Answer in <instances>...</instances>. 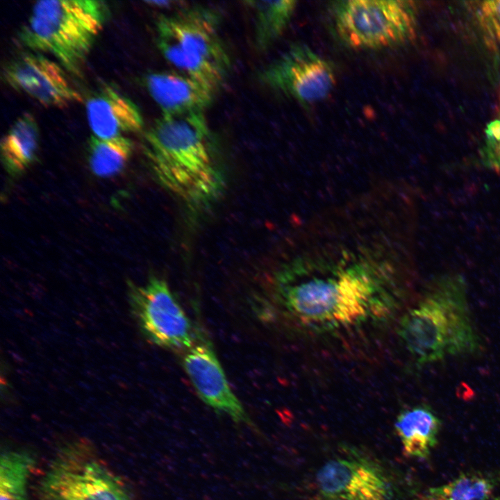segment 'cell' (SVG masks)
I'll list each match as a JSON object with an SVG mask.
<instances>
[{
    "instance_id": "13",
    "label": "cell",
    "mask_w": 500,
    "mask_h": 500,
    "mask_svg": "<svg viewBox=\"0 0 500 500\" xmlns=\"http://www.w3.org/2000/svg\"><path fill=\"white\" fill-rule=\"evenodd\" d=\"M143 83L161 115L165 116L204 112L215 94L202 83L178 72H150L143 78Z\"/></svg>"
},
{
    "instance_id": "20",
    "label": "cell",
    "mask_w": 500,
    "mask_h": 500,
    "mask_svg": "<svg viewBox=\"0 0 500 500\" xmlns=\"http://www.w3.org/2000/svg\"><path fill=\"white\" fill-rule=\"evenodd\" d=\"M496 478L481 472H465L443 485L429 488L422 500H488Z\"/></svg>"
},
{
    "instance_id": "9",
    "label": "cell",
    "mask_w": 500,
    "mask_h": 500,
    "mask_svg": "<svg viewBox=\"0 0 500 500\" xmlns=\"http://www.w3.org/2000/svg\"><path fill=\"white\" fill-rule=\"evenodd\" d=\"M258 78L267 88L303 105L326 99L336 83L333 64L303 43L292 44Z\"/></svg>"
},
{
    "instance_id": "8",
    "label": "cell",
    "mask_w": 500,
    "mask_h": 500,
    "mask_svg": "<svg viewBox=\"0 0 500 500\" xmlns=\"http://www.w3.org/2000/svg\"><path fill=\"white\" fill-rule=\"evenodd\" d=\"M127 285L131 312L150 342L183 352L195 344L194 326L164 279L151 276L144 285Z\"/></svg>"
},
{
    "instance_id": "18",
    "label": "cell",
    "mask_w": 500,
    "mask_h": 500,
    "mask_svg": "<svg viewBox=\"0 0 500 500\" xmlns=\"http://www.w3.org/2000/svg\"><path fill=\"white\" fill-rule=\"evenodd\" d=\"M35 465V456L27 450L3 451L0 458V500H29L28 481Z\"/></svg>"
},
{
    "instance_id": "17",
    "label": "cell",
    "mask_w": 500,
    "mask_h": 500,
    "mask_svg": "<svg viewBox=\"0 0 500 500\" xmlns=\"http://www.w3.org/2000/svg\"><path fill=\"white\" fill-rule=\"evenodd\" d=\"M254 17V45L257 51L268 50L283 35L297 8L294 0L244 1Z\"/></svg>"
},
{
    "instance_id": "16",
    "label": "cell",
    "mask_w": 500,
    "mask_h": 500,
    "mask_svg": "<svg viewBox=\"0 0 500 500\" xmlns=\"http://www.w3.org/2000/svg\"><path fill=\"white\" fill-rule=\"evenodd\" d=\"M40 141L35 117L24 112L12 124L1 142V156L8 174L17 176L36 160Z\"/></svg>"
},
{
    "instance_id": "4",
    "label": "cell",
    "mask_w": 500,
    "mask_h": 500,
    "mask_svg": "<svg viewBox=\"0 0 500 500\" xmlns=\"http://www.w3.org/2000/svg\"><path fill=\"white\" fill-rule=\"evenodd\" d=\"M108 17V7L102 1H38L17 38L26 48L52 55L67 72L81 76Z\"/></svg>"
},
{
    "instance_id": "2",
    "label": "cell",
    "mask_w": 500,
    "mask_h": 500,
    "mask_svg": "<svg viewBox=\"0 0 500 500\" xmlns=\"http://www.w3.org/2000/svg\"><path fill=\"white\" fill-rule=\"evenodd\" d=\"M144 137V153L156 180L190 211L205 210L219 199L225 176L204 112L161 115Z\"/></svg>"
},
{
    "instance_id": "21",
    "label": "cell",
    "mask_w": 500,
    "mask_h": 500,
    "mask_svg": "<svg viewBox=\"0 0 500 500\" xmlns=\"http://www.w3.org/2000/svg\"><path fill=\"white\" fill-rule=\"evenodd\" d=\"M485 139L481 157L485 167L500 170V117L489 122L485 130Z\"/></svg>"
},
{
    "instance_id": "1",
    "label": "cell",
    "mask_w": 500,
    "mask_h": 500,
    "mask_svg": "<svg viewBox=\"0 0 500 500\" xmlns=\"http://www.w3.org/2000/svg\"><path fill=\"white\" fill-rule=\"evenodd\" d=\"M409 211L395 192L371 185L306 216L271 273L281 313L320 335L388 317L412 272Z\"/></svg>"
},
{
    "instance_id": "6",
    "label": "cell",
    "mask_w": 500,
    "mask_h": 500,
    "mask_svg": "<svg viewBox=\"0 0 500 500\" xmlns=\"http://www.w3.org/2000/svg\"><path fill=\"white\" fill-rule=\"evenodd\" d=\"M37 490L40 500H133L124 480L81 440L58 449Z\"/></svg>"
},
{
    "instance_id": "22",
    "label": "cell",
    "mask_w": 500,
    "mask_h": 500,
    "mask_svg": "<svg viewBox=\"0 0 500 500\" xmlns=\"http://www.w3.org/2000/svg\"><path fill=\"white\" fill-rule=\"evenodd\" d=\"M477 16L479 24L488 37L500 44V0L480 2Z\"/></svg>"
},
{
    "instance_id": "11",
    "label": "cell",
    "mask_w": 500,
    "mask_h": 500,
    "mask_svg": "<svg viewBox=\"0 0 500 500\" xmlns=\"http://www.w3.org/2000/svg\"><path fill=\"white\" fill-rule=\"evenodd\" d=\"M1 77L8 86L44 106L62 108L82 101L66 70L40 53L28 51L13 58L3 67Z\"/></svg>"
},
{
    "instance_id": "10",
    "label": "cell",
    "mask_w": 500,
    "mask_h": 500,
    "mask_svg": "<svg viewBox=\"0 0 500 500\" xmlns=\"http://www.w3.org/2000/svg\"><path fill=\"white\" fill-rule=\"evenodd\" d=\"M318 500H389L392 486L376 461L355 450L326 461L317 471Z\"/></svg>"
},
{
    "instance_id": "23",
    "label": "cell",
    "mask_w": 500,
    "mask_h": 500,
    "mask_svg": "<svg viewBox=\"0 0 500 500\" xmlns=\"http://www.w3.org/2000/svg\"><path fill=\"white\" fill-rule=\"evenodd\" d=\"M146 3L148 5H150L151 6H154L160 8H169L172 7L173 4V1H146Z\"/></svg>"
},
{
    "instance_id": "5",
    "label": "cell",
    "mask_w": 500,
    "mask_h": 500,
    "mask_svg": "<svg viewBox=\"0 0 500 500\" xmlns=\"http://www.w3.org/2000/svg\"><path fill=\"white\" fill-rule=\"evenodd\" d=\"M219 16L203 6L160 15L156 21V44L179 73L215 92L231 68V58L219 33Z\"/></svg>"
},
{
    "instance_id": "19",
    "label": "cell",
    "mask_w": 500,
    "mask_h": 500,
    "mask_svg": "<svg viewBox=\"0 0 500 500\" xmlns=\"http://www.w3.org/2000/svg\"><path fill=\"white\" fill-rule=\"evenodd\" d=\"M133 142L124 135L99 138L91 135L88 141V162L97 176L110 177L126 166L133 151Z\"/></svg>"
},
{
    "instance_id": "12",
    "label": "cell",
    "mask_w": 500,
    "mask_h": 500,
    "mask_svg": "<svg viewBox=\"0 0 500 500\" xmlns=\"http://www.w3.org/2000/svg\"><path fill=\"white\" fill-rule=\"evenodd\" d=\"M183 364L197 393L207 406L236 423L253 425L209 342H197L185 351Z\"/></svg>"
},
{
    "instance_id": "24",
    "label": "cell",
    "mask_w": 500,
    "mask_h": 500,
    "mask_svg": "<svg viewBox=\"0 0 500 500\" xmlns=\"http://www.w3.org/2000/svg\"><path fill=\"white\" fill-rule=\"evenodd\" d=\"M494 500H500V497H497L494 499Z\"/></svg>"
},
{
    "instance_id": "7",
    "label": "cell",
    "mask_w": 500,
    "mask_h": 500,
    "mask_svg": "<svg viewBox=\"0 0 500 500\" xmlns=\"http://www.w3.org/2000/svg\"><path fill=\"white\" fill-rule=\"evenodd\" d=\"M335 30L354 49H375L403 44L413 38L417 9L402 0H340L331 5Z\"/></svg>"
},
{
    "instance_id": "15",
    "label": "cell",
    "mask_w": 500,
    "mask_h": 500,
    "mask_svg": "<svg viewBox=\"0 0 500 500\" xmlns=\"http://www.w3.org/2000/svg\"><path fill=\"white\" fill-rule=\"evenodd\" d=\"M442 422L428 406L417 405L401 410L394 428L404 454L410 458L426 459L437 445Z\"/></svg>"
},
{
    "instance_id": "14",
    "label": "cell",
    "mask_w": 500,
    "mask_h": 500,
    "mask_svg": "<svg viewBox=\"0 0 500 500\" xmlns=\"http://www.w3.org/2000/svg\"><path fill=\"white\" fill-rule=\"evenodd\" d=\"M85 112L93 135L111 138L142 129L144 121L137 105L115 88L106 85L85 101Z\"/></svg>"
},
{
    "instance_id": "3",
    "label": "cell",
    "mask_w": 500,
    "mask_h": 500,
    "mask_svg": "<svg viewBox=\"0 0 500 500\" xmlns=\"http://www.w3.org/2000/svg\"><path fill=\"white\" fill-rule=\"evenodd\" d=\"M398 335L419 367L478 353L483 341L472 317L465 279L456 273L434 278L400 318Z\"/></svg>"
}]
</instances>
